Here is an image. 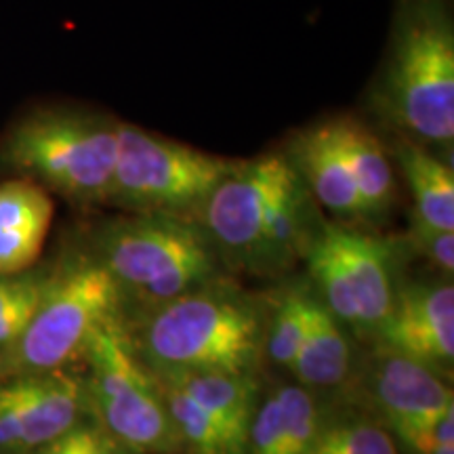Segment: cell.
<instances>
[{
    "instance_id": "6da1fadb",
    "label": "cell",
    "mask_w": 454,
    "mask_h": 454,
    "mask_svg": "<svg viewBox=\"0 0 454 454\" xmlns=\"http://www.w3.org/2000/svg\"><path fill=\"white\" fill-rule=\"evenodd\" d=\"M364 106L383 135L452 156L454 0H394L387 43Z\"/></svg>"
},
{
    "instance_id": "7a4b0ae2",
    "label": "cell",
    "mask_w": 454,
    "mask_h": 454,
    "mask_svg": "<svg viewBox=\"0 0 454 454\" xmlns=\"http://www.w3.org/2000/svg\"><path fill=\"white\" fill-rule=\"evenodd\" d=\"M124 326L154 374H257L265 357L268 305L219 276Z\"/></svg>"
},
{
    "instance_id": "3957f363",
    "label": "cell",
    "mask_w": 454,
    "mask_h": 454,
    "mask_svg": "<svg viewBox=\"0 0 454 454\" xmlns=\"http://www.w3.org/2000/svg\"><path fill=\"white\" fill-rule=\"evenodd\" d=\"M90 251L116 282L122 322L223 276L211 238L185 215L122 213L101 225Z\"/></svg>"
},
{
    "instance_id": "277c9868",
    "label": "cell",
    "mask_w": 454,
    "mask_h": 454,
    "mask_svg": "<svg viewBox=\"0 0 454 454\" xmlns=\"http://www.w3.org/2000/svg\"><path fill=\"white\" fill-rule=\"evenodd\" d=\"M118 124L112 114L93 107H38L4 133L0 162L70 202L107 204Z\"/></svg>"
},
{
    "instance_id": "5b68a950",
    "label": "cell",
    "mask_w": 454,
    "mask_h": 454,
    "mask_svg": "<svg viewBox=\"0 0 454 454\" xmlns=\"http://www.w3.org/2000/svg\"><path fill=\"white\" fill-rule=\"evenodd\" d=\"M122 317L116 282L93 251L66 259L27 326L0 351V381L70 368L106 322Z\"/></svg>"
},
{
    "instance_id": "8992f818",
    "label": "cell",
    "mask_w": 454,
    "mask_h": 454,
    "mask_svg": "<svg viewBox=\"0 0 454 454\" xmlns=\"http://www.w3.org/2000/svg\"><path fill=\"white\" fill-rule=\"evenodd\" d=\"M89 412L130 454L184 450L154 372L135 351L122 317L106 322L82 354Z\"/></svg>"
},
{
    "instance_id": "52a82bcc",
    "label": "cell",
    "mask_w": 454,
    "mask_h": 454,
    "mask_svg": "<svg viewBox=\"0 0 454 454\" xmlns=\"http://www.w3.org/2000/svg\"><path fill=\"white\" fill-rule=\"evenodd\" d=\"M309 286L357 339L371 340L400 291L397 242L345 221H320L303 257Z\"/></svg>"
},
{
    "instance_id": "ba28073f",
    "label": "cell",
    "mask_w": 454,
    "mask_h": 454,
    "mask_svg": "<svg viewBox=\"0 0 454 454\" xmlns=\"http://www.w3.org/2000/svg\"><path fill=\"white\" fill-rule=\"evenodd\" d=\"M238 160L240 158L211 154L121 121L107 204L122 213L196 217Z\"/></svg>"
},
{
    "instance_id": "9c48e42d",
    "label": "cell",
    "mask_w": 454,
    "mask_h": 454,
    "mask_svg": "<svg viewBox=\"0 0 454 454\" xmlns=\"http://www.w3.org/2000/svg\"><path fill=\"white\" fill-rule=\"evenodd\" d=\"M301 181L282 147L240 158L196 213L223 265L257 276L271 215Z\"/></svg>"
},
{
    "instance_id": "30bf717a",
    "label": "cell",
    "mask_w": 454,
    "mask_h": 454,
    "mask_svg": "<svg viewBox=\"0 0 454 454\" xmlns=\"http://www.w3.org/2000/svg\"><path fill=\"white\" fill-rule=\"evenodd\" d=\"M90 417L84 377L70 368L0 381V454H32Z\"/></svg>"
},
{
    "instance_id": "8fae6325",
    "label": "cell",
    "mask_w": 454,
    "mask_h": 454,
    "mask_svg": "<svg viewBox=\"0 0 454 454\" xmlns=\"http://www.w3.org/2000/svg\"><path fill=\"white\" fill-rule=\"evenodd\" d=\"M372 348L421 362L442 377L454 364V286L450 280L400 284L394 308L371 337Z\"/></svg>"
},
{
    "instance_id": "7c38bea8",
    "label": "cell",
    "mask_w": 454,
    "mask_h": 454,
    "mask_svg": "<svg viewBox=\"0 0 454 454\" xmlns=\"http://www.w3.org/2000/svg\"><path fill=\"white\" fill-rule=\"evenodd\" d=\"M362 391L374 417L389 431L431 423L454 411L446 377L421 362L377 348L368 356Z\"/></svg>"
},
{
    "instance_id": "4fadbf2b",
    "label": "cell",
    "mask_w": 454,
    "mask_h": 454,
    "mask_svg": "<svg viewBox=\"0 0 454 454\" xmlns=\"http://www.w3.org/2000/svg\"><path fill=\"white\" fill-rule=\"evenodd\" d=\"M280 147L316 204L345 223L368 221L364 202L340 150L333 114L294 129Z\"/></svg>"
},
{
    "instance_id": "5bb4252c",
    "label": "cell",
    "mask_w": 454,
    "mask_h": 454,
    "mask_svg": "<svg viewBox=\"0 0 454 454\" xmlns=\"http://www.w3.org/2000/svg\"><path fill=\"white\" fill-rule=\"evenodd\" d=\"M325 406L299 383L278 385L259 400L244 454H308Z\"/></svg>"
},
{
    "instance_id": "9a60e30c",
    "label": "cell",
    "mask_w": 454,
    "mask_h": 454,
    "mask_svg": "<svg viewBox=\"0 0 454 454\" xmlns=\"http://www.w3.org/2000/svg\"><path fill=\"white\" fill-rule=\"evenodd\" d=\"M53 213V198L32 179L0 181V274H20L36 265Z\"/></svg>"
},
{
    "instance_id": "2e32d148",
    "label": "cell",
    "mask_w": 454,
    "mask_h": 454,
    "mask_svg": "<svg viewBox=\"0 0 454 454\" xmlns=\"http://www.w3.org/2000/svg\"><path fill=\"white\" fill-rule=\"evenodd\" d=\"M351 177L356 181L368 219H381L397 198V168L387 141L362 114H333Z\"/></svg>"
},
{
    "instance_id": "e0dca14e",
    "label": "cell",
    "mask_w": 454,
    "mask_h": 454,
    "mask_svg": "<svg viewBox=\"0 0 454 454\" xmlns=\"http://www.w3.org/2000/svg\"><path fill=\"white\" fill-rule=\"evenodd\" d=\"M383 137L397 173L412 194L414 223L454 231V170L450 160L419 141L397 135Z\"/></svg>"
},
{
    "instance_id": "ac0fdd59",
    "label": "cell",
    "mask_w": 454,
    "mask_h": 454,
    "mask_svg": "<svg viewBox=\"0 0 454 454\" xmlns=\"http://www.w3.org/2000/svg\"><path fill=\"white\" fill-rule=\"evenodd\" d=\"M314 291V288H311ZM291 372L311 391L345 385L356 372V354L348 328L334 317L314 293L308 331L294 356Z\"/></svg>"
},
{
    "instance_id": "d6986e66",
    "label": "cell",
    "mask_w": 454,
    "mask_h": 454,
    "mask_svg": "<svg viewBox=\"0 0 454 454\" xmlns=\"http://www.w3.org/2000/svg\"><path fill=\"white\" fill-rule=\"evenodd\" d=\"M179 385L192 400L217 421L227 438L240 454L247 450L248 429L261 400L257 374L231 372H185V374H156Z\"/></svg>"
},
{
    "instance_id": "ffe728a7",
    "label": "cell",
    "mask_w": 454,
    "mask_h": 454,
    "mask_svg": "<svg viewBox=\"0 0 454 454\" xmlns=\"http://www.w3.org/2000/svg\"><path fill=\"white\" fill-rule=\"evenodd\" d=\"M314 291L308 282H291L282 286L268 305L265 326V357L271 364L291 371L301 340L308 331Z\"/></svg>"
},
{
    "instance_id": "44dd1931",
    "label": "cell",
    "mask_w": 454,
    "mask_h": 454,
    "mask_svg": "<svg viewBox=\"0 0 454 454\" xmlns=\"http://www.w3.org/2000/svg\"><path fill=\"white\" fill-rule=\"evenodd\" d=\"M308 454H402L389 429L368 411H340L328 414L325 408L320 429Z\"/></svg>"
},
{
    "instance_id": "7402d4cb",
    "label": "cell",
    "mask_w": 454,
    "mask_h": 454,
    "mask_svg": "<svg viewBox=\"0 0 454 454\" xmlns=\"http://www.w3.org/2000/svg\"><path fill=\"white\" fill-rule=\"evenodd\" d=\"M156 381L160 385L168 414L179 434L181 446L187 454H240V450L227 438L223 427L215 421L208 411H204L196 400H192L179 385L162 377H156Z\"/></svg>"
},
{
    "instance_id": "603a6c76",
    "label": "cell",
    "mask_w": 454,
    "mask_h": 454,
    "mask_svg": "<svg viewBox=\"0 0 454 454\" xmlns=\"http://www.w3.org/2000/svg\"><path fill=\"white\" fill-rule=\"evenodd\" d=\"M51 268H34L20 274H0V351L7 349L27 326L47 284Z\"/></svg>"
},
{
    "instance_id": "cb8c5ba5",
    "label": "cell",
    "mask_w": 454,
    "mask_h": 454,
    "mask_svg": "<svg viewBox=\"0 0 454 454\" xmlns=\"http://www.w3.org/2000/svg\"><path fill=\"white\" fill-rule=\"evenodd\" d=\"M32 454H130L101 429L93 417L82 419L59 438L44 444Z\"/></svg>"
},
{
    "instance_id": "d4e9b609",
    "label": "cell",
    "mask_w": 454,
    "mask_h": 454,
    "mask_svg": "<svg viewBox=\"0 0 454 454\" xmlns=\"http://www.w3.org/2000/svg\"><path fill=\"white\" fill-rule=\"evenodd\" d=\"M406 242L411 244L412 251L427 261L431 268L440 274L452 278L454 271V231L434 230V227L414 223L408 231Z\"/></svg>"
},
{
    "instance_id": "484cf974",
    "label": "cell",
    "mask_w": 454,
    "mask_h": 454,
    "mask_svg": "<svg viewBox=\"0 0 454 454\" xmlns=\"http://www.w3.org/2000/svg\"><path fill=\"white\" fill-rule=\"evenodd\" d=\"M429 454H454V444L440 446V448H435V450L429 452Z\"/></svg>"
}]
</instances>
